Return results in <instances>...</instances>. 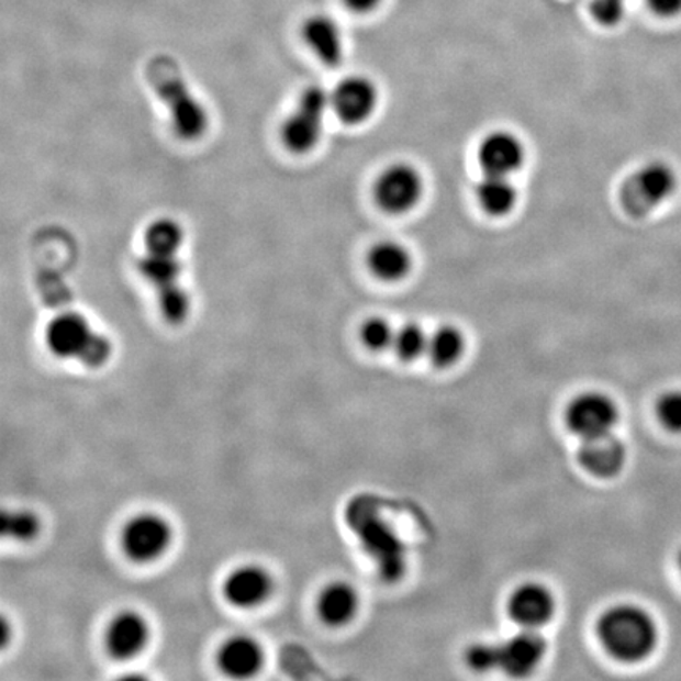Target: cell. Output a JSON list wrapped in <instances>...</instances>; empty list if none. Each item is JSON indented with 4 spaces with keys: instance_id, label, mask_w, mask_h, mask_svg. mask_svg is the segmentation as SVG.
Segmentation results:
<instances>
[{
    "instance_id": "cell-1",
    "label": "cell",
    "mask_w": 681,
    "mask_h": 681,
    "mask_svg": "<svg viewBox=\"0 0 681 681\" xmlns=\"http://www.w3.org/2000/svg\"><path fill=\"white\" fill-rule=\"evenodd\" d=\"M146 78L155 96L168 108L176 136L187 143L202 139L210 129L209 111L188 86L179 62L170 56H155L147 64Z\"/></svg>"
},
{
    "instance_id": "cell-2",
    "label": "cell",
    "mask_w": 681,
    "mask_h": 681,
    "mask_svg": "<svg viewBox=\"0 0 681 681\" xmlns=\"http://www.w3.org/2000/svg\"><path fill=\"white\" fill-rule=\"evenodd\" d=\"M596 632L604 650L623 662L643 661L658 644L654 617L634 604L609 609L601 615Z\"/></svg>"
},
{
    "instance_id": "cell-3",
    "label": "cell",
    "mask_w": 681,
    "mask_h": 681,
    "mask_svg": "<svg viewBox=\"0 0 681 681\" xmlns=\"http://www.w3.org/2000/svg\"><path fill=\"white\" fill-rule=\"evenodd\" d=\"M45 343L54 357L79 361L89 369L103 368L114 353L111 339L75 311L51 319L45 328Z\"/></svg>"
},
{
    "instance_id": "cell-4",
    "label": "cell",
    "mask_w": 681,
    "mask_h": 681,
    "mask_svg": "<svg viewBox=\"0 0 681 681\" xmlns=\"http://www.w3.org/2000/svg\"><path fill=\"white\" fill-rule=\"evenodd\" d=\"M332 108L324 87H304L295 108L281 125V143L293 155H306L319 146L324 133L325 114Z\"/></svg>"
},
{
    "instance_id": "cell-5",
    "label": "cell",
    "mask_w": 681,
    "mask_h": 681,
    "mask_svg": "<svg viewBox=\"0 0 681 681\" xmlns=\"http://www.w3.org/2000/svg\"><path fill=\"white\" fill-rule=\"evenodd\" d=\"M677 176L662 161L647 163L622 185V208L629 216L643 219L676 193Z\"/></svg>"
},
{
    "instance_id": "cell-6",
    "label": "cell",
    "mask_w": 681,
    "mask_h": 681,
    "mask_svg": "<svg viewBox=\"0 0 681 681\" xmlns=\"http://www.w3.org/2000/svg\"><path fill=\"white\" fill-rule=\"evenodd\" d=\"M170 545H172V527L159 514H136L123 525L122 550L134 563H152L161 559Z\"/></svg>"
},
{
    "instance_id": "cell-7",
    "label": "cell",
    "mask_w": 681,
    "mask_h": 681,
    "mask_svg": "<svg viewBox=\"0 0 681 681\" xmlns=\"http://www.w3.org/2000/svg\"><path fill=\"white\" fill-rule=\"evenodd\" d=\"M372 193L383 212L401 215L420 204L425 193V182L414 166L397 163L380 174Z\"/></svg>"
},
{
    "instance_id": "cell-8",
    "label": "cell",
    "mask_w": 681,
    "mask_h": 681,
    "mask_svg": "<svg viewBox=\"0 0 681 681\" xmlns=\"http://www.w3.org/2000/svg\"><path fill=\"white\" fill-rule=\"evenodd\" d=\"M565 420L572 433L582 437V440L604 436L614 433L618 423V408L607 394L587 391L568 404Z\"/></svg>"
},
{
    "instance_id": "cell-9",
    "label": "cell",
    "mask_w": 681,
    "mask_h": 681,
    "mask_svg": "<svg viewBox=\"0 0 681 681\" xmlns=\"http://www.w3.org/2000/svg\"><path fill=\"white\" fill-rule=\"evenodd\" d=\"M332 110L346 125H361L372 118L379 104V90L366 76L343 79L330 93Z\"/></svg>"
},
{
    "instance_id": "cell-10",
    "label": "cell",
    "mask_w": 681,
    "mask_h": 681,
    "mask_svg": "<svg viewBox=\"0 0 681 681\" xmlns=\"http://www.w3.org/2000/svg\"><path fill=\"white\" fill-rule=\"evenodd\" d=\"M478 161L484 174L511 177L524 166V143L516 134L505 130L491 132L478 147Z\"/></svg>"
},
{
    "instance_id": "cell-11",
    "label": "cell",
    "mask_w": 681,
    "mask_h": 681,
    "mask_svg": "<svg viewBox=\"0 0 681 681\" xmlns=\"http://www.w3.org/2000/svg\"><path fill=\"white\" fill-rule=\"evenodd\" d=\"M148 639H150L148 623L136 611L119 612L115 617H112L104 634V643L111 657L122 659V661L143 654Z\"/></svg>"
},
{
    "instance_id": "cell-12",
    "label": "cell",
    "mask_w": 681,
    "mask_h": 681,
    "mask_svg": "<svg viewBox=\"0 0 681 681\" xmlns=\"http://www.w3.org/2000/svg\"><path fill=\"white\" fill-rule=\"evenodd\" d=\"M273 592V579L259 565H244L227 576L223 595L234 607L253 609L266 603Z\"/></svg>"
},
{
    "instance_id": "cell-13",
    "label": "cell",
    "mask_w": 681,
    "mask_h": 681,
    "mask_svg": "<svg viewBox=\"0 0 681 681\" xmlns=\"http://www.w3.org/2000/svg\"><path fill=\"white\" fill-rule=\"evenodd\" d=\"M509 611L511 618L524 629H538L552 621L556 600L545 585L528 582L514 590Z\"/></svg>"
},
{
    "instance_id": "cell-14",
    "label": "cell",
    "mask_w": 681,
    "mask_h": 681,
    "mask_svg": "<svg viewBox=\"0 0 681 681\" xmlns=\"http://www.w3.org/2000/svg\"><path fill=\"white\" fill-rule=\"evenodd\" d=\"M579 462L593 477L614 478L625 467L626 447L614 433L584 438L579 448Z\"/></svg>"
},
{
    "instance_id": "cell-15",
    "label": "cell",
    "mask_w": 681,
    "mask_h": 681,
    "mask_svg": "<svg viewBox=\"0 0 681 681\" xmlns=\"http://www.w3.org/2000/svg\"><path fill=\"white\" fill-rule=\"evenodd\" d=\"M546 640L536 629H524L500 645V669L513 677H527L543 661Z\"/></svg>"
},
{
    "instance_id": "cell-16",
    "label": "cell",
    "mask_w": 681,
    "mask_h": 681,
    "mask_svg": "<svg viewBox=\"0 0 681 681\" xmlns=\"http://www.w3.org/2000/svg\"><path fill=\"white\" fill-rule=\"evenodd\" d=\"M302 37L311 53L325 67H338L344 59V38L338 23L327 14H314L304 21Z\"/></svg>"
},
{
    "instance_id": "cell-17",
    "label": "cell",
    "mask_w": 681,
    "mask_h": 681,
    "mask_svg": "<svg viewBox=\"0 0 681 681\" xmlns=\"http://www.w3.org/2000/svg\"><path fill=\"white\" fill-rule=\"evenodd\" d=\"M264 665V651L253 637L232 636L219 650V666L224 676L245 680L255 677Z\"/></svg>"
},
{
    "instance_id": "cell-18",
    "label": "cell",
    "mask_w": 681,
    "mask_h": 681,
    "mask_svg": "<svg viewBox=\"0 0 681 681\" xmlns=\"http://www.w3.org/2000/svg\"><path fill=\"white\" fill-rule=\"evenodd\" d=\"M358 606L360 601L357 590L347 582H332L317 598L319 617L332 628H339L353 622Z\"/></svg>"
},
{
    "instance_id": "cell-19",
    "label": "cell",
    "mask_w": 681,
    "mask_h": 681,
    "mask_svg": "<svg viewBox=\"0 0 681 681\" xmlns=\"http://www.w3.org/2000/svg\"><path fill=\"white\" fill-rule=\"evenodd\" d=\"M412 255L398 242H380L368 255L369 270L382 281H401L411 273Z\"/></svg>"
},
{
    "instance_id": "cell-20",
    "label": "cell",
    "mask_w": 681,
    "mask_h": 681,
    "mask_svg": "<svg viewBox=\"0 0 681 681\" xmlns=\"http://www.w3.org/2000/svg\"><path fill=\"white\" fill-rule=\"evenodd\" d=\"M478 204L491 216H506L516 208L517 193L511 177L484 174L477 185Z\"/></svg>"
},
{
    "instance_id": "cell-21",
    "label": "cell",
    "mask_w": 681,
    "mask_h": 681,
    "mask_svg": "<svg viewBox=\"0 0 681 681\" xmlns=\"http://www.w3.org/2000/svg\"><path fill=\"white\" fill-rule=\"evenodd\" d=\"M136 266L143 280L148 282L155 292L182 282L183 266L179 255L144 252Z\"/></svg>"
},
{
    "instance_id": "cell-22",
    "label": "cell",
    "mask_w": 681,
    "mask_h": 681,
    "mask_svg": "<svg viewBox=\"0 0 681 681\" xmlns=\"http://www.w3.org/2000/svg\"><path fill=\"white\" fill-rule=\"evenodd\" d=\"M143 238L144 252L180 255L185 245V230L179 221L161 216L148 224Z\"/></svg>"
},
{
    "instance_id": "cell-23",
    "label": "cell",
    "mask_w": 681,
    "mask_h": 681,
    "mask_svg": "<svg viewBox=\"0 0 681 681\" xmlns=\"http://www.w3.org/2000/svg\"><path fill=\"white\" fill-rule=\"evenodd\" d=\"M464 350H466V339L458 327L444 325L429 336L427 355L438 368H448V366L458 364Z\"/></svg>"
},
{
    "instance_id": "cell-24",
    "label": "cell",
    "mask_w": 681,
    "mask_h": 681,
    "mask_svg": "<svg viewBox=\"0 0 681 681\" xmlns=\"http://www.w3.org/2000/svg\"><path fill=\"white\" fill-rule=\"evenodd\" d=\"M155 295H157L159 314L168 324H183L188 316H190L193 302H191L190 292H188L182 282L172 286V288L155 292Z\"/></svg>"
},
{
    "instance_id": "cell-25",
    "label": "cell",
    "mask_w": 681,
    "mask_h": 681,
    "mask_svg": "<svg viewBox=\"0 0 681 681\" xmlns=\"http://www.w3.org/2000/svg\"><path fill=\"white\" fill-rule=\"evenodd\" d=\"M429 336L416 324L402 325L394 335L393 347L398 357L404 361H414L427 354Z\"/></svg>"
},
{
    "instance_id": "cell-26",
    "label": "cell",
    "mask_w": 681,
    "mask_h": 681,
    "mask_svg": "<svg viewBox=\"0 0 681 681\" xmlns=\"http://www.w3.org/2000/svg\"><path fill=\"white\" fill-rule=\"evenodd\" d=\"M40 532V520L32 511H5L2 516V535L16 542H31Z\"/></svg>"
},
{
    "instance_id": "cell-27",
    "label": "cell",
    "mask_w": 681,
    "mask_h": 681,
    "mask_svg": "<svg viewBox=\"0 0 681 681\" xmlns=\"http://www.w3.org/2000/svg\"><path fill=\"white\" fill-rule=\"evenodd\" d=\"M394 332L393 327L387 319L371 317L365 321L360 328V339L366 349L372 353H382V350L393 347Z\"/></svg>"
},
{
    "instance_id": "cell-28",
    "label": "cell",
    "mask_w": 681,
    "mask_h": 681,
    "mask_svg": "<svg viewBox=\"0 0 681 681\" xmlns=\"http://www.w3.org/2000/svg\"><path fill=\"white\" fill-rule=\"evenodd\" d=\"M657 415L661 425L672 433H681V391H668L659 398Z\"/></svg>"
},
{
    "instance_id": "cell-29",
    "label": "cell",
    "mask_w": 681,
    "mask_h": 681,
    "mask_svg": "<svg viewBox=\"0 0 681 681\" xmlns=\"http://www.w3.org/2000/svg\"><path fill=\"white\" fill-rule=\"evenodd\" d=\"M467 665L477 672L500 668V645L475 644L467 650Z\"/></svg>"
},
{
    "instance_id": "cell-30",
    "label": "cell",
    "mask_w": 681,
    "mask_h": 681,
    "mask_svg": "<svg viewBox=\"0 0 681 681\" xmlns=\"http://www.w3.org/2000/svg\"><path fill=\"white\" fill-rule=\"evenodd\" d=\"M625 0H592L590 2V13L598 23L606 25V27L621 24L625 18Z\"/></svg>"
},
{
    "instance_id": "cell-31",
    "label": "cell",
    "mask_w": 681,
    "mask_h": 681,
    "mask_svg": "<svg viewBox=\"0 0 681 681\" xmlns=\"http://www.w3.org/2000/svg\"><path fill=\"white\" fill-rule=\"evenodd\" d=\"M651 12L661 18H676L681 14V0H647Z\"/></svg>"
},
{
    "instance_id": "cell-32",
    "label": "cell",
    "mask_w": 681,
    "mask_h": 681,
    "mask_svg": "<svg viewBox=\"0 0 681 681\" xmlns=\"http://www.w3.org/2000/svg\"><path fill=\"white\" fill-rule=\"evenodd\" d=\"M344 5L355 13H369L378 9L382 0H343Z\"/></svg>"
},
{
    "instance_id": "cell-33",
    "label": "cell",
    "mask_w": 681,
    "mask_h": 681,
    "mask_svg": "<svg viewBox=\"0 0 681 681\" xmlns=\"http://www.w3.org/2000/svg\"><path fill=\"white\" fill-rule=\"evenodd\" d=\"M679 570L681 572V550H680V554H679Z\"/></svg>"
}]
</instances>
